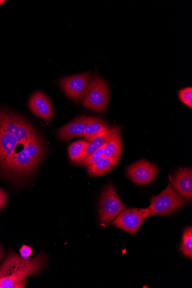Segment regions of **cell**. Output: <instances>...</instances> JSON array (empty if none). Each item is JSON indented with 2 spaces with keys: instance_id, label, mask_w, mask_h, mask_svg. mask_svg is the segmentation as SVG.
Listing matches in <instances>:
<instances>
[{
  "instance_id": "obj_1",
  "label": "cell",
  "mask_w": 192,
  "mask_h": 288,
  "mask_svg": "<svg viewBox=\"0 0 192 288\" xmlns=\"http://www.w3.org/2000/svg\"><path fill=\"white\" fill-rule=\"evenodd\" d=\"M41 254L31 259L12 255L0 267V288H24L26 278L41 269L44 265Z\"/></svg>"
},
{
  "instance_id": "obj_2",
  "label": "cell",
  "mask_w": 192,
  "mask_h": 288,
  "mask_svg": "<svg viewBox=\"0 0 192 288\" xmlns=\"http://www.w3.org/2000/svg\"><path fill=\"white\" fill-rule=\"evenodd\" d=\"M30 141H20L15 136L0 130V165L4 170L12 173L16 162L25 151Z\"/></svg>"
},
{
  "instance_id": "obj_3",
  "label": "cell",
  "mask_w": 192,
  "mask_h": 288,
  "mask_svg": "<svg viewBox=\"0 0 192 288\" xmlns=\"http://www.w3.org/2000/svg\"><path fill=\"white\" fill-rule=\"evenodd\" d=\"M185 201L170 184L161 193L152 197L148 207L151 216H166L183 207Z\"/></svg>"
},
{
  "instance_id": "obj_4",
  "label": "cell",
  "mask_w": 192,
  "mask_h": 288,
  "mask_svg": "<svg viewBox=\"0 0 192 288\" xmlns=\"http://www.w3.org/2000/svg\"><path fill=\"white\" fill-rule=\"evenodd\" d=\"M125 209V205L119 197L114 185L109 184L104 189L99 203L101 222L110 224Z\"/></svg>"
},
{
  "instance_id": "obj_5",
  "label": "cell",
  "mask_w": 192,
  "mask_h": 288,
  "mask_svg": "<svg viewBox=\"0 0 192 288\" xmlns=\"http://www.w3.org/2000/svg\"><path fill=\"white\" fill-rule=\"evenodd\" d=\"M0 130L22 141L28 142L40 137L27 122L18 116L5 111L0 112Z\"/></svg>"
},
{
  "instance_id": "obj_6",
  "label": "cell",
  "mask_w": 192,
  "mask_h": 288,
  "mask_svg": "<svg viewBox=\"0 0 192 288\" xmlns=\"http://www.w3.org/2000/svg\"><path fill=\"white\" fill-rule=\"evenodd\" d=\"M109 98V89L104 79L98 76H95L91 79L86 91L83 105L96 112H104L107 107Z\"/></svg>"
},
{
  "instance_id": "obj_7",
  "label": "cell",
  "mask_w": 192,
  "mask_h": 288,
  "mask_svg": "<svg viewBox=\"0 0 192 288\" xmlns=\"http://www.w3.org/2000/svg\"><path fill=\"white\" fill-rule=\"evenodd\" d=\"M149 216H150V214L148 207L130 208L122 211L116 218L112 224L134 237L144 221Z\"/></svg>"
},
{
  "instance_id": "obj_8",
  "label": "cell",
  "mask_w": 192,
  "mask_h": 288,
  "mask_svg": "<svg viewBox=\"0 0 192 288\" xmlns=\"http://www.w3.org/2000/svg\"><path fill=\"white\" fill-rule=\"evenodd\" d=\"M91 79V74L85 72L63 78L60 85L66 95L78 101L84 98Z\"/></svg>"
},
{
  "instance_id": "obj_9",
  "label": "cell",
  "mask_w": 192,
  "mask_h": 288,
  "mask_svg": "<svg viewBox=\"0 0 192 288\" xmlns=\"http://www.w3.org/2000/svg\"><path fill=\"white\" fill-rule=\"evenodd\" d=\"M128 177L134 183L144 185L151 183L156 177L158 168L147 160H142L132 164L127 168Z\"/></svg>"
},
{
  "instance_id": "obj_10",
  "label": "cell",
  "mask_w": 192,
  "mask_h": 288,
  "mask_svg": "<svg viewBox=\"0 0 192 288\" xmlns=\"http://www.w3.org/2000/svg\"><path fill=\"white\" fill-rule=\"evenodd\" d=\"M170 180L175 192L185 200L192 198V170L191 168H180L173 175Z\"/></svg>"
},
{
  "instance_id": "obj_11",
  "label": "cell",
  "mask_w": 192,
  "mask_h": 288,
  "mask_svg": "<svg viewBox=\"0 0 192 288\" xmlns=\"http://www.w3.org/2000/svg\"><path fill=\"white\" fill-rule=\"evenodd\" d=\"M29 107L36 117L49 120L53 117V108L50 101L44 93H34L29 99Z\"/></svg>"
},
{
  "instance_id": "obj_12",
  "label": "cell",
  "mask_w": 192,
  "mask_h": 288,
  "mask_svg": "<svg viewBox=\"0 0 192 288\" xmlns=\"http://www.w3.org/2000/svg\"><path fill=\"white\" fill-rule=\"evenodd\" d=\"M121 127L119 126H112L108 128L107 130L104 131L100 135L96 137L95 140L89 142L83 154H82L80 160L78 164L84 165L86 161L91 156L98 148H101L114 138L120 133Z\"/></svg>"
},
{
  "instance_id": "obj_13",
  "label": "cell",
  "mask_w": 192,
  "mask_h": 288,
  "mask_svg": "<svg viewBox=\"0 0 192 288\" xmlns=\"http://www.w3.org/2000/svg\"><path fill=\"white\" fill-rule=\"evenodd\" d=\"M92 119L93 117H88L86 116L75 118L64 127L59 129L57 131L58 137L64 141L82 137L86 126Z\"/></svg>"
},
{
  "instance_id": "obj_14",
  "label": "cell",
  "mask_w": 192,
  "mask_h": 288,
  "mask_svg": "<svg viewBox=\"0 0 192 288\" xmlns=\"http://www.w3.org/2000/svg\"><path fill=\"white\" fill-rule=\"evenodd\" d=\"M108 122L100 119L93 117L92 120L86 126L83 137L88 142L95 140L102 132L107 130Z\"/></svg>"
},
{
  "instance_id": "obj_15",
  "label": "cell",
  "mask_w": 192,
  "mask_h": 288,
  "mask_svg": "<svg viewBox=\"0 0 192 288\" xmlns=\"http://www.w3.org/2000/svg\"><path fill=\"white\" fill-rule=\"evenodd\" d=\"M122 142L120 133L109 141L105 145L103 156L117 164L121 157Z\"/></svg>"
},
{
  "instance_id": "obj_16",
  "label": "cell",
  "mask_w": 192,
  "mask_h": 288,
  "mask_svg": "<svg viewBox=\"0 0 192 288\" xmlns=\"http://www.w3.org/2000/svg\"><path fill=\"white\" fill-rule=\"evenodd\" d=\"M115 165L113 161L102 156L95 164L87 167V171L91 176H100L108 173L113 168Z\"/></svg>"
},
{
  "instance_id": "obj_17",
  "label": "cell",
  "mask_w": 192,
  "mask_h": 288,
  "mask_svg": "<svg viewBox=\"0 0 192 288\" xmlns=\"http://www.w3.org/2000/svg\"><path fill=\"white\" fill-rule=\"evenodd\" d=\"M89 142L87 141L81 140L74 142L69 147V155L71 160L77 163L80 160L82 154L84 153Z\"/></svg>"
},
{
  "instance_id": "obj_18",
  "label": "cell",
  "mask_w": 192,
  "mask_h": 288,
  "mask_svg": "<svg viewBox=\"0 0 192 288\" xmlns=\"http://www.w3.org/2000/svg\"><path fill=\"white\" fill-rule=\"evenodd\" d=\"M182 253L185 256L192 258V228L187 227L184 231L182 236V243L181 245Z\"/></svg>"
},
{
  "instance_id": "obj_19",
  "label": "cell",
  "mask_w": 192,
  "mask_h": 288,
  "mask_svg": "<svg viewBox=\"0 0 192 288\" xmlns=\"http://www.w3.org/2000/svg\"><path fill=\"white\" fill-rule=\"evenodd\" d=\"M180 101L188 107L192 108V88L187 87L178 91Z\"/></svg>"
},
{
  "instance_id": "obj_20",
  "label": "cell",
  "mask_w": 192,
  "mask_h": 288,
  "mask_svg": "<svg viewBox=\"0 0 192 288\" xmlns=\"http://www.w3.org/2000/svg\"><path fill=\"white\" fill-rule=\"evenodd\" d=\"M104 146L105 145L101 148H98L97 150H96L95 153L93 154L87 161H86L84 165L87 167L91 166V165L95 164V162L99 160V159L103 156Z\"/></svg>"
},
{
  "instance_id": "obj_21",
  "label": "cell",
  "mask_w": 192,
  "mask_h": 288,
  "mask_svg": "<svg viewBox=\"0 0 192 288\" xmlns=\"http://www.w3.org/2000/svg\"><path fill=\"white\" fill-rule=\"evenodd\" d=\"M20 253H21L22 257L27 258L32 254V249L30 247L24 245L20 249Z\"/></svg>"
},
{
  "instance_id": "obj_22",
  "label": "cell",
  "mask_w": 192,
  "mask_h": 288,
  "mask_svg": "<svg viewBox=\"0 0 192 288\" xmlns=\"http://www.w3.org/2000/svg\"><path fill=\"white\" fill-rule=\"evenodd\" d=\"M6 201V196L2 197L1 199H0V210L1 209L2 207L4 206Z\"/></svg>"
},
{
  "instance_id": "obj_23",
  "label": "cell",
  "mask_w": 192,
  "mask_h": 288,
  "mask_svg": "<svg viewBox=\"0 0 192 288\" xmlns=\"http://www.w3.org/2000/svg\"><path fill=\"white\" fill-rule=\"evenodd\" d=\"M6 196L5 192L0 189V199H1L2 197Z\"/></svg>"
},
{
  "instance_id": "obj_24",
  "label": "cell",
  "mask_w": 192,
  "mask_h": 288,
  "mask_svg": "<svg viewBox=\"0 0 192 288\" xmlns=\"http://www.w3.org/2000/svg\"><path fill=\"white\" fill-rule=\"evenodd\" d=\"M1 257H2V253H1V247H0V260L1 259Z\"/></svg>"
},
{
  "instance_id": "obj_25",
  "label": "cell",
  "mask_w": 192,
  "mask_h": 288,
  "mask_svg": "<svg viewBox=\"0 0 192 288\" xmlns=\"http://www.w3.org/2000/svg\"><path fill=\"white\" fill-rule=\"evenodd\" d=\"M4 1H0V5H1Z\"/></svg>"
}]
</instances>
